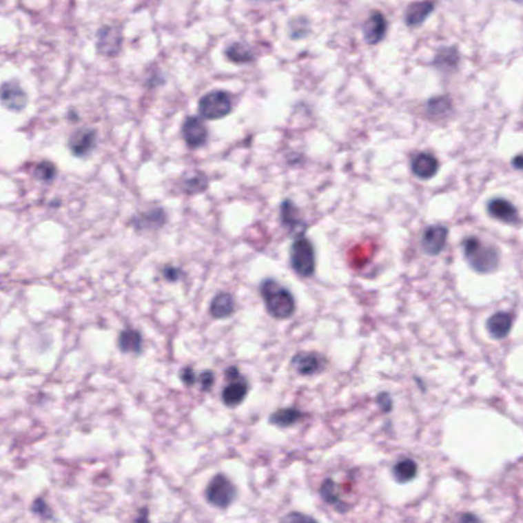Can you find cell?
Instances as JSON below:
<instances>
[{"label":"cell","mask_w":523,"mask_h":523,"mask_svg":"<svg viewBox=\"0 0 523 523\" xmlns=\"http://www.w3.org/2000/svg\"><path fill=\"white\" fill-rule=\"evenodd\" d=\"M259 291L265 308L272 318L287 320L294 316L296 311L294 294L276 279H263Z\"/></svg>","instance_id":"obj_1"},{"label":"cell","mask_w":523,"mask_h":523,"mask_svg":"<svg viewBox=\"0 0 523 523\" xmlns=\"http://www.w3.org/2000/svg\"><path fill=\"white\" fill-rule=\"evenodd\" d=\"M463 249L468 264L476 272L489 274L497 270L499 253L495 247H486L480 239L471 236L465 239Z\"/></svg>","instance_id":"obj_2"},{"label":"cell","mask_w":523,"mask_h":523,"mask_svg":"<svg viewBox=\"0 0 523 523\" xmlns=\"http://www.w3.org/2000/svg\"><path fill=\"white\" fill-rule=\"evenodd\" d=\"M289 264L298 276L309 278L316 271V254L312 241L305 234L298 235L289 249Z\"/></svg>","instance_id":"obj_3"},{"label":"cell","mask_w":523,"mask_h":523,"mask_svg":"<svg viewBox=\"0 0 523 523\" xmlns=\"http://www.w3.org/2000/svg\"><path fill=\"white\" fill-rule=\"evenodd\" d=\"M232 112L230 95L223 90H212L198 101V113L205 120H220Z\"/></svg>","instance_id":"obj_4"},{"label":"cell","mask_w":523,"mask_h":523,"mask_svg":"<svg viewBox=\"0 0 523 523\" xmlns=\"http://www.w3.org/2000/svg\"><path fill=\"white\" fill-rule=\"evenodd\" d=\"M207 501L215 507L225 509L232 505L236 497V489L224 474H217L212 478L205 490Z\"/></svg>","instance_id":"obj_5"},{"label":"cell","mask_w":523,"mask_h":523,"mask_svg":"<svg viewBox=\"0 0 523 523\" xmlns=\"http://www.w3.org/2000/svg\"><path fill=\"white\" fill-rule=\"evenodd\" d=\"M123 40L124 36L121 25H103L97 30V52L107 58H116L122 50Z\"/></svg>","instance_id":"obj_6"},{"label":"cell","mask_w":523,"mask_h":523,"mask_svg":"<svg viewBox=\"0 0 523 523\" xmlns=\"http://www.w3.org/2000/svg\"><path fill=\"white\" fill-rule=\"evenodd\" d=\"M327 365V359L317 351H298L291 360L292 370L302 376H316Z\"/></svg>","instance_id":"obj_7"},{"label":"cell","mask_w":523,"mask_h":523,"mask_svg":"<svg viewBox=\"0 0 523 523\" xmlns=\"http://www.w3.org/2000/svg\"><path fill=\"white\" fill-rule=\"evenodd\" d=\"M97 145L96 129L82 127L70 135L68 147L73 156L85 158L94 150Z\"/></svg>","instance_id":"obj_8"},{"label":"cell","mask_w":523,"mask_h":523,"mask_svg":"<svg viewBox=\"0 0 523 523\" xmlns=\"http://www.w3.org/2000/svg\"><path fill=\"white\" fill-rule=\"evenodd\" d=\"M181 134L188 147L198 148L207 143L209 131L202 118L188 116L182 124Z\"/></svg>","instance_id":"obj_9"},{"label":"cell","mask_w":523,"mask_h":523,"mask_svg":"<svg viewBox=\"0 0 523 523\" xmlns=\"http://www.w3.org/2000/svg\"><path fill=\"white\" fill-rule=\"evenodd\" d=\"M1 103L6 109L12 112H21L28 105V95L20 83L14 80H10L2 83L0 91Z\"/></svg>","instance_id":"obj_10"},{"label":"cell","mask_w":523,"mask_h":523,"mask_svg":"<svg viewBox=\"0 0 523 523\" xmlns=\"http://www.w3.org/2000/svg\"><path fill=\"white\" fill-rule=\"evenodd\" d=\"M448 228L442 225H431L425 228L421 237V247L431 257L440 255L448 239Z\"/></svg>","instance_id":"obj_11"},{"label":"cell","mask_w":523,"mask_h":523,"mask_svg":"<svg viewBox=\"0 0 523 523\" xmlns=\"http://www.w3.org/2000/svg\"><path fill=\"white\" fill-rule=\"evenodd\" d=\"M166 212L163 207H154L137 214L131 220V225L137 232H154L167 223Z\"/></svg>","instance_id":"obj_12"},{"label":"cell","mask_w":523,"mask_h":523,"mask_svg":"<svg viewBox=\"0 0 523 523\" xmlns=\"http://www.w3.org/2000/svg\"><path fill=\"white\" fill-rule=\"evenodd\" d=\"M229 383L222 391L221 398L224 405L228 408L238 407L249 395V383L245 376L229 379Z\"/></svg>","instance_id":"obj_13"},{"label":"cell","mask_w":523,"mask_h":523,"mask_svg":"<svg viewBox=\"0 0 523 523\" xmlns=\"http://www.w3.org/2000/svg\"><path fill=\"white\" fill-rule=\"evenodd\" d=\"M387 32V21L382 12H372L363 25V36L366 43L376 45L380 43Z\"/></svg>","instance_id":"obj_14"},{"label":"cell","mask_w":523,"mask_h":523,"mask_svg":"<svg viewBox=\"0 0 523 523\" xmlns=\"http://www.w3.org/2000/svg\"><path fill=\"white\" fill-rule=\"evenodd\" d=\"M281 224L291 232H298V235L305 234L306 224L300 216V209L291 200H285L280 205ZM296 235V236H298Z\"/></svg>","instance_id":"obj_15"},{"label":"cell","mask_w":523,"mask_h":523,"mask_svg":"<svg viewBox=\"0 0 523 523\" xmlns=\"http://www.w3.org/2000/svg\"><path fill=\"white\" fill-rule=\"evenodd\" d=\"M438 158L429 152H420L414 156L411 163L413 174L423 180L433 178L438 173Z\"/></svg>","instance_id":"obj_16"},{"label":"cell","mask_w":523,"mask_h":523,"mask_svg":"<svg viewBox=\"0 0 523 523\" xmlns=\"http://www.w3.org/2000/svg\"><path fill=\"white\" fill-rule=\"evenodd\" d=\"M235 312V300L229 292H219L209 305V313L215 319H225Z\"/></svg>","instance_id":"obj_17"},{"label":"cell","mask_w":523,"mask_h":523,"mask_svg":"<svg viewBox=\"0 0 523 523\" xmlns=\"http://www.w3.org/2000/svg\"><path fill=\"white\" fill-rule=\"evenodd\" d=\"M513 325V316L507 312H497L486 321V328L495 340H503Z\"/></svg>","instance_id":"obj_18"},{"label":"cell","mask_w":523,"mask_h":523,"mask_svg":"<svg viewBox=\"0 0 523 523\" xmlns=\"http://www.w3.org/2000/svg\"><path fill=\"white\" fill-rule=\"evenodd\" d=\"M488 211L492 217L505 223L513 224L518 220L516 207L504 198H495L488 205Z\"/></svg>","instance_id":"obj_19"},{"label":"cell","mask_w":523,"mask_h":523,"mask_svg":"<svg viewBox=\"0 0 523 523\" xmlns=\"http://www.w3.org/2000/svg\"><path fill=\"white\" fill-rule=\"evenodd\" d=\"M435 10V4L429 1L413 2L405 12V22L409 27L420 26Z\"/></svg>","instance_id":"obj_20"},{"label":"cell","mask_w":523,"mask_h":523,"mask_svg":"<svg viewBox=\"0 0 523 523\" xmlns=\"http://www.w3.org/2000/svg\"><path fill=\"white\" fill-rule=\"evenodd\" d=\"M304 417L305 413L302 412L300 409L294 407L283 408L275 411L270 415L269 422L275 427L287 429V427H292L298 421L302 420Z\"/></svg>","instance_id":"obj_21"},{"label":"cell","mask_w":523,"mask_h":523,"mask_svg":"<svg viewBox=\"0 0 523 523\" xmlns=\"http://www.w3.org/2000/svg\"><path fill=\"white\" fill-rule=\"evenodd\" d=\"M320 495H321L322 499L329 504V505L334 506L338 511L340 513H345L348 511V504L345 503L342 499H340V494H338V488L336 486V482L331 478H326L323 482H322L321 488H320Z\"/></svg>","instance_id":"obj_22"},{"label":"cell","mask_w":523,"mask_h":523,"mask_svg":"<svg viewBox=\"0 0 523 523\" xmlns=\"http://www.w3.org/2000/svg\"><path fill=\"white\" fill-rule=\"evenodd\" d=\"M143 336L137 330L126 329L121 332L119 336V349L123 353H141L143 349Z\"/></svg>","instance_id":"obj_23"},{"label":"cell","mask_w":523,"mask_h":523,"mask_svg":"<svg viewBox=\"0 0 523 523\" xmlns=\"http://www.w3.org/2000/svg\"><path fill=\"white\" fill-rule=\"evenodd\" d=\"M209 187V179L202 171H196L182 180V189L188 196L202 194Z\"/></svg>","instance_id":"obj_24"},{"label":"cell","mask_w":523,"mask_h":523,"mask_svg":"<svg viewBox=\"0 0 523 523\" xmlns=\"http://www.w3.org/2000/svg\"><path fill=\"white\" fill-rule=\"evenodd\" d=\"M418 466L412 459L405 458L396 463L393 468V478L399 484H407L416 478Z\"/></svg>","instance_id":"obj_25"},{"label":"cell","mask_w":523,"mask_h":523,"mask_svg":"<svg viewBox=\"0 0 523 523\" xmlns=\"http://www.w3.org/2000/svg\"><path fill=\"white\" fill-rule=\"evenodd\" d=\"M225 54L229 61L235 63H249L255 59L252 48L243 42H233L226 48Z\"/></svg>","instance_id":"obj_26"},{"label":"cell","mask_w":523,"mask_h":523,"mask_svg":"<svg viewBox=\"0 0 523 523\" xmlns=\"http://www.w3.org/2000/svg\"><path fill=\"white\" fill-rule=\"evenodd\" d=\"M33 175L36 179L43 183H52L58 175V169L54 163L44 160L36 165Z\"/></svg>","instance_id":"obj_27"},{"label":"cell","mask_w":523,"mask_h":523,"mask_svg":"<svg viewBox=\"0 0 523 523\" xmlns=\"http://www.w3.org/2000/svg\"><path fill=\"white\" fill-rule=\"evenodd\" d=\"M451 109H452V103L446 96L433 97L427 103V113L435 118H442V116L449 115Z\"/></svg>","instance_id":"obj_28"},{"label":"cell","mask_w":523,"mask_h":523,"mask_svg":"<svg viewBox=\"0 0 523 523\" xmlns=\"http://www.w3.org/2000/svg\"><path fill=\"white\" fill-rule=\"evenodd\" d=\"M458 59L457 50L454 48H444L435 57V65L442 69H451L456 67Z\"/></svg>","instance_id":"obj_29"},{"label":"cell","mask_w":523,"mask_h":523,"mask_svg":"<svg viewBox=\"0 0 523 523\" xmlns=\"http://www.w3.org/2000/svg\"><path fill=\"white\" fill-rule=\"evenodd\" d=\"M376 404L383 413H389L393 408V398L389 391H381L376 396Z\"/></svg>","instance_id":"obj_30"},{"label":"cell","mask_w":523,"mask_h":523,"mask_svg":"<svg viewBox=\"0 0 523 523\" xmlns=\"http://www.w3.org/2000/svg\"><path fill=\"white\" fill-rule=\"evenodd\" d=\"M280 523H317L314 518L300 512H291L281 520Z\"/></svg>","instance_id":"obj_31"},{"label":"cell","mask_w":523,"mask_h":523,"mask_svg":"<svg viewBox=\"0 0 523 523\" xmlns=\"http://www.w3.org/2000/svg\"><path fill=\"white\" fill-rule=\"evenodd\" d=\"M198 381H200L203 391H209L215 384V373L211 370L202 372L200 378H198Z\"/></svg>","instance_id":"obj_32"},{"label":"cell","mask_w":523,"mask_h":523,"mask_svg":"<svg viewBox=\"0 0 523 523\" xmlns=\"http://www.w3.org/2000/svg\"><path fill=\"white\" fill-rule=\"evenodd\" d=\"M180 378H181L182 382L187 385V387L194 385L196 382V379H198L196 374L194 373V370L192 367L184 368L181 371V374H180Z\"/></svg>","instance_id":"obj_33"},{"label":"cell","mask_w":523,"mask_h":523,"mask_svg":"<svg viewBox=\"0 0 523 523\" xmlns=\"http://www.w3.org/2000/svg\"><path fill=\"white\" fill-rule=\"evenodd\" d=\"M163 275H164L167 280L175 283V281L179 280L180 277H181L182 271L179 268H176V267H166L163 270Z\"/></svg>","instance_id":"obj_34"},{"label":"cell","mask_w":523,"mask_h":523,"mask_svg":"<svg viewBox=\"0 0 523 523\" xmlns=\"http://www.w3.org/2000/svg\"><path fill=\"white\" fill-rule=\"evenodd\" d=\"M459 523H482V520L472 513H465L461 516Z\"/></svg>","instance_id":"obj_35"},{"label":"cell","mask_w":523,"mask_h":523,"mask_svg":"<svg viewBox=\"0 0 523 523\" xmlns=\"http://www.w3.org/2000/svg\"><path fill=\"white\" fill-rule=\"evenodd\" d=\"M68 119H69L70 121H72V122H76V121H79V115H78L77 112L75 111V110H70L69 112H68L67 114Z\"/></svg>","instance_id":"obj_36"},{"label":"cell","mask_w":523,"mask_h":523,"mask_svg":"<svg viewBox=\"0 0 523 523\" xmlns=\"http://www.w3.org/2000/svg\"><path fill=\"white\" fill-rule=\"evenodd\" d=\"M513 165L517 169H523V156H516L513 160Z\"/></svg>","instance_id":"obj_37"},{"label":"cell","mask_w":523,"mask_h":523,"mask_svg":"<svg viewBox=\"0 0 523 523\" xmlns=\"http://www.w3.org/2000/svg\"><path fill=\"white\" fill-rule=\"evenodd\" d=\"M59 205H61V201L58 200V198H56V200H54L52 203H50V205H52V207H59Z\"/></svg>","instance_id":"obj_38"}]
</instances>
